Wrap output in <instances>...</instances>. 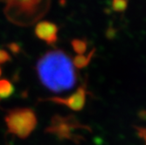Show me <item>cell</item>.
Segmentation results:
<instances>
[{
	"label": "cell",
	"mask_w": 146,
	"mask_h": 145,
	"mask_svg": "<svg viewBox=\"0 0 146 145\" xmlns=\"http://www.w3.org/2000/svg\"><path fill=\"white\" fill-rule=\"evenodd\" d=\"M37 72L43 85L52 92L68 90L76 82L74 63L60 50L43 55L37 64Z\"/></svg>",
	"instance_id": "cell-1"
},
{
	"label": "cell",
	"mask_w": 146,
	"mask_h": 145,
	"mask_svg": "<svg viewBox=\"0 0 146 145\" xmlns=\"http://www.w3.org/2000/svg\"><path fill=\"white\" fill-rule=\"evenodd\" d=\"M5 122L8 130L20 138L27 137L37 125V118L33 111L28 109H20L10 112Z\"/></svg>",
	"instance_id": "cell-2"
},
{
	"label": "cell",
	"mask_w": 146,
	"mask_h": 145,
	"mask_svg": "<svg viewBox=\"0 0 146 145\" xmlns=\"http://www.w3.org/2000/svg\"><path fill=\"white\" fill-rule=\"evenodd\" d=\"M35 33L47 44H54L58 38V28L57 26L51 22L43 21L38 23L35 28Z\"/></svg>",
	"instance_id": "cell-3"
},
{
	"label": "cell",
	"mask_w": 146,
	"mask_h": 145,
	"mask_svg": "<svg viewBox=\"0 0 146 145\" xmlns=\"http://www.w3.org/2000/svg\"><path fill=\"white\" fill-rule=\"evenodd\" d=\"M86 92L83 88H80L76 93L67 99H54V101L68 106L73 110H80L85 104Z\"/></svg>",
	"instance_id": "cell-4"
},
{
	"label": "cell",
	"mask_w": 146,
	"mask_h": 145,
	"mask_svg": "<svg viewBox=\"0 0 146 145\" xmlns=\"http://www.w3.org/2000/svg\"><path fill=\"white\" fill-rule=\"evenodd\" d=\"M14 93V87L7 80H0V99L10 97Z\"/></svg>",
	"instance_id": "cell-5"
},
{
	"label": "cell",
	"mask_w": 146,
	"mask_h": 145,
	"mask_svg": "<svg viewBox=\"0 0 146 145\" xmlns=\"http://www.w3.org/2000/svg\"><path fill=\"white\" fill-rule=\"evenodd\" d=\"M127 6V3L123 2V1H115L113 3V8L114 10L117 11H121L123 10H124Z\"/></svg>",
	"instance_id": "cell-6"
},
{
	"label": "cell",
	"mask_w": 146,
	"mask_h": 145,
	"mask_svg": "<svg viewBox=\"0 0 146 145\" xmlns=\"http://www.w3.org/2000/svg\"><path fill=\"white\" fill-rule=\"evenodd\" d=\"M10 55L8 52L4 50V49H0V64H4L7 61L10 60Z\"/></svg>",
	"instance_id": "cell-7"
},
{
	"label": "cell",
	"mask_w": 146,
	"mask_h": 145,
	"mask_svg": "<svg viewBox=\"0 0 146 145\" xmlns=\"http://www.w3.org/2000/svg\"><path fill=\"white\" fill-rule=\"evenodd\" d=\"M141 136L144 139V142H145V144H146V129H142L141 130Z\"/></svg>",
	"instance_id": "cell-8"
},
{
	"label": "cell",
	"mask_w": 146,
	"mask_h": 145,
	"mask_svg": "<svg viewBox=\"0 0 146 145\" xmlns=\"http://www.w3.org/2000/svg\"><path fill=\"white\" fill-rule=\"evenodd\" d=\"M1 74H2V71H1V68H0V76H1Z\"/></svg>",
	"instance_id": "cell-9"
}]
</instances>
